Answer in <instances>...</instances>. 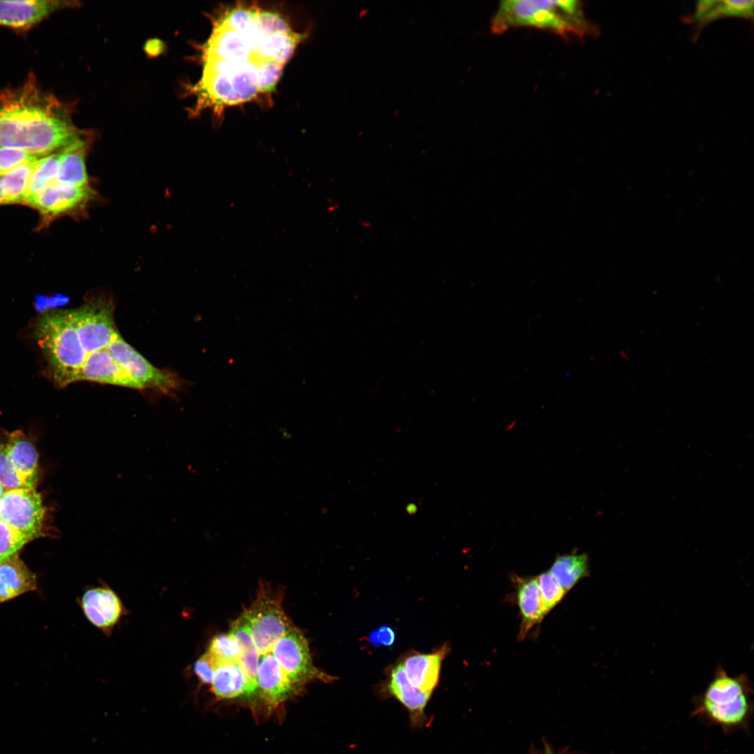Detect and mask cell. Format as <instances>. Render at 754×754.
Returning <instances> with one entry per match:
<instances>
[{
	"mask_svg": "<svg viewBox=\"0 0 754 754\" xmlns=\"http://www.w3.org/2000/svg\"><path fill=\"white\" fill-rule=\"evenodd\" d=\"M260 655L257 683L263 698L272 706L279 705L296 692L295 685L272 653Z\"/></svg>",
	"mask_w": 754,
	"mask_h": 754,
	"instance_id": "13",
	"label": "cell"
},
{
	"mask_svg": "<svg viewBox=\"0 0 754 754\" xmlns=\"http://www.w3.org/2000/svg\"><path fill=\"white\" fill-rule=\"evenodd\" d=\"M45 510L34 488L5 491L0 502V519L29 541L38 537Z\"/></svg>",
	"mask_w": 754,
	"mask_h": 754,
	"instance_id": "9",
	"label": "cell"
},
{
	"mask_svg": "<svg viewBox=\"0 0 754 754\" xmlns=\"http://www.w3.org/2000/svg\"><path fill=\"white\" fill-rule=\"evenodd\" d=\"M87 148L84 135L59 151V181L78 186H89L85 165Z\"/></svg>",
	"mask_w": 754,
	"mask_h": 754,
	"instance_id": "20",
	"label": "cell"
},
{
	"mask_svg": "<svg viewBox=\"0 0 754 754\" xmlns=\"http://www.w3.org/2000/svg\"><path fill=\"white\" fill-rule=\"evenodd\" d=\"M77 6L78 2L75 1L0 0V26L27 31L54 12Z\"/></svg>",
	"mask_w": 754,
	"mask_h": 754,
	"instance_id": "11",
	"label": "cell"
},
{
	"mask_svg": "<svg viewBox=\"0 0 754 754\" xmlns=\"http://www.w3.org/2000/svg\"><path fill=\"white\" fill-rule=\"evenodd\" d=\"M84 135L67 103L45 91L33 73L0 90V147L49 156Z\"/></svg>",
	"mask_w": 754,
	"mask_h": 754,
	"instance_id": "1",
	"label": "cell"
},
{
	"mask_svg": "<svg viewBox=\"0 0 754 754\" xmlns=\"http://www.w3.org/2000/svg\"><path fill=\"white\" fill-rule=\"evenodd\" d=\"M517 598L522 619L520 637L538 624L546 614L543 609L536 578L519 579Z\"/></svg>",
	"mask_w": 754,
	"mask_h": 754,
	"instance_id": "22",
	"label": "cell"
},
{
	"mask_svg": "<svg viewBox=\"0 0 754 754\" xmlns=\"http://www.w3.org/2000/svg\"><path fill=\"white\" fill-rule=\"evenodd\" d=\"M45 156H47L25 149L0 147V176L18 166L36 161Z\"/></svg>",
	"mask_w": 754,
	"mask_h": 754,
	"instance_id": "28",
	"label": "cell"
},
{
	"mask_svg": "<svg viewBox=\"0 0 754 754\" xmlns=\"http://www.w3.org/2000/svg\"><path fill=\"white\" fill-rule=\"evenodd\" d=\"M272 651L283 671L297 687L311 681L330 682L335 679L314 666L308 642L295 626L276 642Z\"/></svg>",
	"mask_w": 754,
	"mask_h": 754,
	"instance_id": "8",
	"label": "cell"
},
{
	"mask_svg": "<svg viewBox=\"0 0 754 754\" xmlns=\"http://www.w3.org/2000/svg\"><path fill=\"white\" fill-rule=\"evenodd\" d=\"M94 194L89 186H78L57 179L24 204L38 210L45 221H50L82 207Z\"/></svg>",
	"mask_w": 754,
	"mask_h": 754,
	"instance_id": "10",
	"label": "cell"
},
{
	"mask_svg": "<svg viewBox=\"0 0 754 754\" xmlns=\"http://www.w3.org/2000/svg\"><path fill=\"white\" fill-rule=\"evenodd\" d=\"M545 754H554V753L552 751V750L549 748L547 747L546 749H545Z\"/></svg>",
	"mask_w": 754,
	"mask_h": 754,
	"instance_id": "37",
	"label": "cell"
},
{
	"mask_svg": "<svg viewBox=\"0 0 754 754\" xmlns=\"http://www.w3.org/2000/svg\"><path fill=\"white\" fill-rule=\"evenodd\" d=\"M41 159L18 166L1 176L3 204L24 203L31 177Z\"/></svg>",
	"mask_w": 754,
	"mask_h": 754,
	"instance_id": "25",
	"label": "cell"
},
{
	"mask_svg": "<svg viewBox=\"0 0 754 754\" xmlns=\"http://www.w3.org/2000/svg\"><path fill=\"white\" fill-rule=\"evenodd\" d=\"M207 652L215 659L217 664L236 661L239 656L237 644L230 633L215 636L211 640Z\"/></svg>",
	"mask_w": 754,
	"mask_h": 754,
	"instance_id": "29",
	"label": "cell"
},
{
	"mask_svg": "<svg viewBox=\"0 0 754 754\" xmlns=\"http://www.w3.org/2000/svg\"><path fill=\"white\" fill-rule=\"evenodd\" d=\"M114 311L112 300L103 295L94 296L82 306L69 311L87 354L107 348L120 336L114 323Z\"/></svg>",
	"mask_w": 754,
	"mask_h": 754,
	"instance_id": "6",
	"label": "cell"
},
{
	"mask_svg": "<svg viewBox=\"0 0 754 754\" xmlns=\"http://www.w3.org/2000/svg\"><path fill=\"white\" fill-rule=\"evenodd\" d=\"M531 27L563 36L583 38L591 29L576 0H506L491 19V31L502 34L510 28Z\"/></svg>",
	"mask_w": 754,
	"mask_h": 754,
	"instance_id": "2",
	"label": "cell"
},
{
	"mask_svg": "<svg viewBox=\"0 0 754 754\" xmlns=\"http://www.w3.org/2000/svg\"><path fill=\"white\" fill-rule=\"evenodd\" d=\"M753 1L704 0L697 2L695 20L701 24L723 17H750L753 16Z\"/></svg>",
	"mask_w": 754,
	"mask_h": 754,
	"instance_id": "23",
	"label": "cell"
},
{
	"mask_svg": "<svg viewBox=\"0 0 754 754\" xmlns=\"http://www.w3.org/2000/svg\"><path fill=\"white\" fill-rule=\"evenodd\" d=\"M106 349L142 390L152 389L172 396L181 387L182 381L176 374L154 367L121 336Z\"/></svg>",
	"mask_w": 754,
	"mask_h": 754,
	"instance_id": "7",
	"label": "cell"
},
{
	"mask_svg": "<svg viewBox=\"0 0 754 754\" xmlns=\"http://www.w3.org/2000/svg\"><path fill=\"white\" fill-rule=\"evenodd\" d=\"M36 587V576L17 554L0 561V603Z\"/></svg>",
	"mask_w": 754,
	"mask_h": 754,
	"instance_id": "16",
	"label": "cell"
},
{
	"mask_svg": "<svg viewBox=\"0 0 754 754\" xmlns=\"http://www.w3.org/2000/svg\"><path fill=\"white\" fill-rule=\"evenodd\" d=\"M59 159V151L41 159L31 177L24 203L58 179Z\"/></svg>",
	"mask_w": 754,
	"mask_h": 754,
	"instance_id": "26",
	"label": "cell"
},
{
	"mask_svg": "<svg viewBox=\"0 0 754 754\" xmlns=\"http://www.w3.org/2000/svg\"><path fill=\"white\" fill-rule=\"evenodd\" d=\"M369 642L374 646H390L395 640L394 630L388 626H383L371 632L369 636Z\"/></svg>",
	"mask_w": 754,
	"mask_h": 754,
	"instance_id": "34",
	"label": "cell"
},
{
	"mask_svg": "<svg viewBox=\"0 0 754 754\" xmlns=\"http://www.w3.org/2000/svg\"><path fill=\"white\" fill-rule=\"evenodd\" d=\"M232 635L239 649L238 663L246 674L254 693L258 690L257 673L260 653L252 639L249 628L241 615L231 626Z\"/></svg>",
	"mask_w": 754,
	"mask_h": 754,
	"instance_id": "21",
	"label": "cell"
},
{
	"mask_svg": "<svg viewBox=\"0 0 754 754\" xmlns=\"http://www.w3.org/2000/svg\"><path fill=\"white\" fill-rule=\"evenodd\" d=\"M211 684L213 693L220 699H232L254 693L237 660L218 663Z\"/></svg>",
	"mask_w": 754,
	"mask_h": 754,
	"instance_id": "19",
	"label": "cell"
},
{
	"mask_svg": "<svg viewBox=\"0 0 754 754\" xmlns=\"http://www.w3.org/2000/svg\"><path fill=\"white\" fill-rule=\"evenodd\" d=\"M68 302L69 297L62 294H55L50 297L38 295L34 299V306L38 311L44 313L50 309L64 306Z\"/></svg>",
	"mask_w": 754,
	"mask_h": 754,
	"instance_id": "33",
	"label": "cell"
},
{
	"mask_svg": "<svg viewBox=\"0 0 754 754\" xmlns=\"http://www.w3.org/2000/svg\"><path fill=\"white\" fill-rule=\"evenodd\" d=\"M536 579L543 609L547 614L560 603L566 592L556 582L549 571L542 572Z\"/></svg>",
	"mask_w": 754,
	"mask_h": 754,
	"instance_id": "27",
	"label": "cell"
},
{
	"mask_svg": "<svg viewBox=\"0 0 754 754\" xmlns=\"http://www.w3.org/2000/svg\"><path fill=\"white\" fill-rule=\"evenodd\" d=\"M5 491H6V490L4 489V488H3V487L2 486H1V485L0 484V502H1V498H2V496H3V495L4 492H5Z\"/></svg>",
	"mask_w": 754,
	"mask_h": 754,
	"instance_id": "36",
	"label": "cell"
},
{
	"mask_svg": "<svg viewBox=\"0 0 754 754\" xmlns=\"http://www.w3.org/2000/svg\"><path fill=\"white\" fill-rule=\"evenodd\" d=\"M6 448L15 469L29 488H34L37 481L38 456L34 445L17 430L10 434Z\"/></svg>",
	"mask_w": 754,
	"mask_h": 754,
	"instance_id": "18",
	"label": "cell"
},
{
	"mask_svg": "<svg viewBox=\"0 0 754 754\" xmlns=\"http://www.w3.org/2000/svg\"><path fill=\"white\" fill-rule=\"evenodd\" d=\"M388 689L409 710L414 723L421 721L431 693L423 692L413 686L401 663L392 670Z\"/></svg>",
	"mask_w": 754,
	"mask_h": 754,
	"instance_id": "17",
	"label": "cell"
},
{
	"mask_svg": "<svg viewBox=\"0 0 754 754\" xmlns=\"http://www.w3.org/2000/svg\"><path fill=\"white\" fill-rule=\"evenodd\" d=\"M242 616L260 655L271 651L276 642L293 627L283 611L279 593L264 584Z\"/></svg>",
	"mask_w": 754,
	"mask_h": 754,
	"instance_id": "5",
	"label": "cell"
},
{
	"mask_svg": "<svg viewBox=\"0 0 754 754\" xmlns=\"http://www.w3.org/2000/svg\"><path fill=\"white\" fill-rule=\"evenodd\" d=\"M81 605L88 620L103 630L114 626L123 611L121 602L117 595L106 587L87 590L82 598Z\"/></svg>",
	"mask_w": 754,
	"mask_h": 754,
	"instance_id": "14",
	"label": "cell"
},
{
	"mask_svg": "<svg viewBox=\"0 0 754 754\" xmlns=\"http://www.w3.org/2000/svg\"><path fill=\"white\" fill-rule=\"evenodd\" d=\"M103 384L142 390L141 386L114 360L107 349L88 353L77 377Z\"/></svg>",
	"mask_w": 754,
	"mask_h": 754,
	"instance_id": "12",
	"label": "cell"
},
{
	"mask_svg": "<svg viewBox=\"0 0 754 754\" xmlns=\"http://www.w3.org/2000/svg\"><path fill=\"white\" fill-rule=\"evenodd\" d=\"M29 541L0 519V561L16 554Z\"/></svg>",
	"mask_w": 754,
	"mask_h": 754,
	"instance_id": "30",
	"label": "cell"
},
{
	"mask_svg": "<svg viewBox=\"0 0 754 754\" xmlns=\"http://www.w3.org/2000/svg\"><path fill=\"white\" fill-rule=\"evenodd\" d=\"M752 694L744 676L732 677L720 670L694 699L691 715L727 734L747 730L753 714Z\"/></svg>",
	"mask_w": 754,
	"mask_h": 754,
	"instance_id": "3",
	"label": "cell"
},
{
	"mask_svg": "<svg viewBox=\"0 0 754 754\" xmlns=\"http://www.w3.org/2000/svg\"><path fill=\"white\" fill-rule=\"evenodd\" d=\"M444 645L431 653H413L401 663L407 677L419 690L431 693L438 683L441 663L448 651Z\"/></svg>",
	"mask_w": 754,
	"mask_h": 754,
	"instance_id": "15",
	"label": "cell"
},
{
	"mask_svg": "<svg viewBox=\"0 0 754 754\" xmlns=\"http://www.w3.org/2000/svg\"><path fill=\"white\" fill-rule=\"evenodd\" d=\"M588 570L589 559L586 554H571L556 558L549 572L567 592L587 575Z\"/></svg>",
	"mask_w": 754,
	"mask_h": 754,
	"instance_id": "24",
	"label": "cell"
},
{
	"mask_svg": "<svg viewBox=\"0 0 754 754\" xmlns=\"http://www.w3.org/2000/svg\"><path fill=\"white\" fill-rule=\"evenodd\" d=\"M0 484L6 490L29 488L19 475L8 457L6 445L0 443Z\"/></svg>",
	"mask_w": 754,
	"mask_h": 754,
	"instance_id": "31",
	"label": "cell"
},
{
	"mask_svg": "<svg viewBox=\"0 0 754 754\" xmlns=\"http://www.w3.org/2000/svg\"><path fill=\"white\" fill-rule=\"evenodd\" d=\"M3 204V195L1 186V176H0V205Z\"/></svg>",
	"mask_w": 754,
	"mask_h": 754,
	"instance_id": "35",
	"label": "cell"
},
{
	"mask_svg": "<svg viewBox=\"0 0 754 754\" xmlns=\"http://www.w3.org/2000/svg\"><path fill=\"white\" fill-rule=\"evenodd\" d=\"M35 335L56 383L64 387L77 381L87 354L69 311L45 313L37 323Z\"/></svg>",
	"mask_w": 754,
	"mask_h": 754,
	"instance_id": "4",
	"label": "cell"
},
{
	"mask_svg": "<svg viewBox=\"0 0 754 754\" xmlns=\"http://www.w3.org/2000/svg\"><path fill=\"white\" fill-rule=\"evenodd\" d=\"M216 665L215 659L207 652L197 660L194 665V671L202 683L211 684Z\"/></svg>",
	"mask_w": 754,
	"mask_h": 754,
	"instance_id": "32",
	"label": "cell"
}]
</instances>
